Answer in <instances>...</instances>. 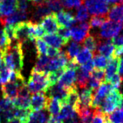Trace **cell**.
Returning <instances> with one entry per match:
<instances>
[{"instance_id":"obj_1","label":"cell","mask_w":123,"mask_h":123,"mask_svg":"<svg viewBox=\"0 0 123 123\" xmlns=\"http://www.w3.org/2000/svg\"><path fill=\"white\" fill-rule=\"evenodd\" d=\"M2 61L8 69L11 71L20 72L23 69L24 64V54L22 43L18 41L11 43L8 49L2 53Z\"/></svg>"},{"instance_id":"obj_2","label":"cell","mask_w":123,"mask_h":123,"mask_svg":"<svg viewBox=\"0 0 123 123\" xmlns=\"http://www.w3.org/2000/svg\"><path fill=\"white\" fill-rule=\"evenodd\" d=\"M27 86H28L29 92L31 93L47 92L49 89L47 73L32 70Z\"/></svg>"},{"instance_id":"obj_3","label":"cell","mask_w":123,"mask_h":123,"mask_svg":"<svg viewBox=\"0 0 123 123\" xmlns=\"http://www.w3.org/2000/svg\"><path fill=\"white\" fill-rule=\"evenodd\" d=\"M123 95L118 89H113L104 99L100 110L105 115H109L115 109L122 108Z\"/></svg>"},{"instance_id":"obj_4","label":"cell","mask_w":123,"mask_h":123,"mask_svg":"<svg viewBox=\"0 0 123 123\" xmlns=\"http://www.w3.org/2000/svg\"><path fill=\"white\" fill-rule=\"evenodd\" d=\"M123 29V23L115 22L113 20H106L100 27V36L109 39L118 35L120 31Z\"/></svg>"},{"instance_id":"obj_5","label":"cell","mask_w":123,"mask_h":123,"mask_svg":"<svg viewBox=\"0 0 123 123\" xmlns=\"http://www.w3.org/2000/svg\"><path fill=\"white\" fill-rule=\"evenodd\" d=\"M86 7L93 16H107L110 10V5L102 0H86Z\"/></svg>"},{"instance_id":"obj_6","label":"cell","mask_w":123,"mask_h":123,"mask_svg":"<svg viewBox=\"0 0 123 123\" xmlns=\"http://www.w3.org/2000/svg\"><path fill=\"white\" fill-rule=\"evenodd\" d=\"M49 97L44 93L43 92H36L33 94L31 97L30 103V110L31 111H39L46 110Z\"/></svg>"},{"instance_id":"obj_7","label":"cell","mask_w":123,"mask_h":123,"mask_svg":"<svg viewBox=\"0 0 123 123\" xmlns=\"http://www.w3.org/2000/svg\"><path fill=\"white\" fill-rule=\"evenodd\" d=\"M76 70L70 68H65L62 75L59 79L57 85L62 88L69 89L75 85Z\"/></svg>"},{"instance_id":"obj_8","label":"cell","mask_w":123,"mask_h":123,"mask_svg":"<svg viewBox=\"0 0 123 123\" xmlns=\"http://www.w3.org/2000/svg\"><path fill=\"white\" fill-rule=\"evenodd\" d=\"M15 38L20 43L29 40V21H21L13 25Z\"/></svg>"},{"instance_id":"obj_9","label":"cell","mask_w":123,"mask_h":123,"mask_svg":"<svg viewBox=\"0 0 123 123\" xmlns=\"http://www.w3.org/2000/svg\"><path fill=\"white\" fill-rule=\"evenodd\" d=\"M40 25L44 31L47 32V34H56L60 28L58 23L56 21L55 13H53L44 17L41 20Z\"/></svg>"},{"instance_id":"obj_10","label":"cell","mask_w":123,"mask_h":123,"mask_svg":"<svg viewBox=\"0 0 123 123\" xmlns=\"http://www.w3.org/2000/svg\"><path fill=\"white\" fill-rule=\"evenodd\" d=\"M55 17L60 28H70L71 27H72L77 22L75 17L70 12L68 11H59L58 13H55Z\"/></svg>"},{"instance_id":"obj_11","label":"cell","mask_w":123,"mask_h":123,"mask_svg":"<svg viewBox=\"0 0 123 123\" xmlns=\"http://www.w3.org/2000/svg\"><path fill=\"white\" fill-rule=\"evenodd\" d=\"M43 40L46 42L47 45H49L50 47L55 48V49H61V48L67 45L68 42L64 40L61 35L58 34H47L44 35L43 36Z\"/></svg>"},{"instance_id":"obj_12","label":"cell","mask_w":123,"mask_h":123,"mask_svg":"<svg viewBox=\"0 0 123 123\" xmlns=\"http://www.w3.org/2000/svg\"><path fill=\"white\" fill-rule=\"evenodd\" d=\"M114 50H115V46L112 44V41L107 39L106 41H100L97 51L100 55L104 56L105 58H107L109 61L113 58Z\"/></svg>"},{"instance_id":"obj_13","label":"cell","mask_w":123,"mask_h":123,"mask_svg":"<svg viewBox=\"0 0 123 123\" xmlns=\"http://www.w3.org/2000/svg\"><path fill=\"white\" fill-rule=\"evenodd\" d=\"M18 88V85L13 82H9L3 84L2 86V97L4 98H7L11 100H13L14 99L17 97Z\"/></svg>"},{"instance_id":"obj_14","label":"cell","mask_w":123,"mask_h":123,"mask_svg":"<svg viewBox=\"0 0 123 123\" xmlns=\"http://www.w3.org/2000/svg\"><path fill=\"white\" fill-rule=\"evenodd\" d=\"M17 0H2L0 2V17H6L17 10Z\"/></svg>"},{"instance_id":"obj_15","label":"cell","mask_w":123,"mask_h":123,"mask_svg":"<svg viewBox=\"0 0 123 123\" xmlns=\"http://www.w3.org/2000/svg\"><path fill=\"white\" fill-rule=\"evenodd\" d=\"M108 62L109 63L107 64L106 67V70H105V78H104L105 82H109L111 79L118 72L120 57H113L111 60H109Z\"/></svg>"},{"instance_id":"obj_16","label":"cell","mask_w":123,"mask_h":123,"mask_svg":"<svg viewBox=\"0 0 123 123\" xmlns=\"http://www.w3.org/2000/svg\"><path fill=\"white\" fill-rule=\"evenodd\" d=\"M93 96H94V93L92 89L89 88L82 89V91H81L79 93V104L78 105V107L81 106V107H92ZM75 110H74V111H75Z\"/></svg>"},{"instance_id":"obj_17","label":"cell","mask_w":123,"mask_h":123,"mask_svg":"<svg viewBox=\"0 0 123 123\" xmlns=\"http://www.w3.org/2000/svg\"><path fill=\"white\" fill-rule=\"evenodd\" d=\"M90 75V72L86 71L81 66L77 69L76 74V86L80 89H85L88 86V82Z\"/></svg>"},{"instance_id":"obj_18","label":"cell","mask_w":123,"mask_h":123,"mask_svg":"<svg viewBox=\"0 0 123 123\" xmlns=\"http://www.w3.org/2000/svg\"><path fill=\"white\" fill-rule=\"evenodd\" d=\"M47 92H49V98L57 99V100L61 101V103L64 102V100L66 99V97H67V96L68 94V89L62 88V87L59 86L58 85H56V84L55 86L50 87Z\"/></svg>"},{"instance_id":"obj_19","label":"cell","mask_w":123,"mask_h":123,"mask_svg":"<svg viewBox=\"0 0 123 123\" xmlns=\"http://www.w3.org/2000/svg\"><path fill=\"white\" fill-rule=\"evenodd\" d=\"M107 16L108 20L123 23V6L119 4L113 5Z\"/></svg>"},{"instance_id":"obj_20","label":"cell","mask_w":123,"mask_h":123,"mask_svg":"<svg viewBox=\"0 0 123 123\" xmlns=\"http://www.w3.org/2000/svg\"><path fill=\"white\" fill-rule=\"evenodd\" d=\"M100 37L95 36L93 35H88L85 39L82 42V46L88 50L92 53V54H97V50L98 44L100 43Z\"/></svg>"},{"instance_id":"obj_21","label":"cell","mask_w":123,"mask_h":123,"mask_svg":"<svg viewBox=\"0 0 123 123\" xmlns=\"http://www.w3.org/2000/svg\"><path fill=\"white\" fill-rule=\"evenodd\" d=\"M35 11L34 14L32 16V19L33 20H31L32 22H35V23H38V20H40L43 18L44 17L47 16L51 13V10H49V8L48 7V6L46 5V3L43 4H39V5H36L35 6Z\"/></svg>"},{"instance_id":"obj_22","label":"cell","mask_w":123,"mask_h":123,"mask_svg":"<svg viewBox=\"0 0 123 123\" xmlns=\"http://www.w3.org/2000/svg\"><path fill=\"white\" fill-rule=\"evenodd\" d=\"M71 29V36L72 38L76 42V43H82L83 40L88 36L89 34V31H86V30L83 29L82 27L80 26H75Z\"/></svg>"},{"instance_id":"obj_23","label":"cell","mask_w":123,"mask_h":123,"mask_svg":"<svg viewBox=\"0 0 123 123\" xmlns=\"http://www.w3.org/2000/svg\"><path fill=\"white\" fill-rule=\"evenodd\" d=\"M49 118L46 111H31L28 123H46Z\"/></svg>"},{"instance_id":"obj_24","label":"cell","mask_w":123,"mask_h":123,"mask_svg":"<svg viewBox=\"0 0 123 123\" xmlns=\"http://www.w3.org/2000/svg\"><path fill=\"white\" fill-rule=\"evenodd\" d=\"M61 107H62V104L61 100L55 98H49V104H48L46 110L51 115V116L56 117L60 113V111H61Z\"/></svg>"},{"instance_id":"obj_25","label":"cell","mask_w":123,"mask_h":123,"mask_svg":"<svg viewBox=\"0 0 123 123\" xmlns=\"http://www.w3.org/2000/svg\"><path fill=\"white\" fill-rule=\"evenodd\" d=\"M113 89L114 88L109 82H104L98 87V89H97V91H96V93L94 94V96L101 99V100H104L107 96L108 95Z\"/></svg>"},{"instance_id":"obj_26","label":"cell","mask_w":123,"mask_h":123,"mask_svg":"<svg viewBox=\"0 0 123 123\" xmlns=\"http://www.w3.org/2000/svg\"><path fill=\"white\" fill-rule=\"evenodd\" d=\"M92 57V53H91L90 51L86 49V48H83V49H81L79 51V53H78V55L75 57V59H74V61H75V62L79 66H81V65H83L84 64H86L89 60H91Z\"/></svg>"},{"instance_id":"obj_27","label":"cell","mask_w":123,"mask_h":123,"mask_svg":"<svg viewBox=\"0 0 123 123\" xmlns=\"http://www.w3.org/2000/svg\"><path fill=\"white\" fill-rule=\"evenodd\" d=\"M74 115H76V113L74 111L73 107H71V105L65 104L62 106L61 111H60L58 115L56 116V118L59 120H61V121H64L65 119L74 116Z\"/></svg>"},{"instance_id":"obj_28","label":"cell","mask_w":123,"mask_h":123,"mask_svg":"<svg viewBox=\"0 0 123 123\" xmlns=\"http://www.w3.org/2000/svg\"><path fill=\"white\" fill-rule=\"evenodd\" d=\"M80 49H81V46L79 43H77L76 42H71L68 47L67 51L65 52L69 61H74L78 53L81 50Z\"/></svg>"},{"instance_id":"obj_29","label":"cell","mask_w":123,"mask_h":123,"mask_svg":"<svg viewBox=\"0 0 123 123\" xmlns=\"http://www.w3.org/2000/svg\"><path fill=\"white\" fill-rule=\"evenodd\" d=\"M108 123H122L123 122V108H118L109 115H107Z\"/></svg>"},{"instance_id":"obj_30","label":"cell","mask_w":123,"mask_h":123,"mask_svg":"<svg viewBox=\"0 0 123 123\" xmlns=\"http://www.w3.org/2000/svg\"><path fill=\"white\" fill-rule=\"evenodd\" d=\"M50 61V58L46 55H40L38 56V61L36 62V64L32 70L36 71H43L46 72V68L49 64Z\"/></svg>"},{"instance_id":"obj_31","label":"cell","mask_w":123,"mask_h":123,"mask_svg":"<svg viewBox=\"0 0 123 123\" xmlns=\"http://www.w3.org/2000/svg\"><path fill=\"white\" fill-rule=\"evenodd\" d=\"M30 103H31V98L28 97H17L16 99L13 100V106L20 109H28L30 107Z\"/></svg>"},{"instance_id":"obj_32","label":"cell","mask_w":123,"mask_h":123,"mask_svg":"<svg viewBox=\"0 0 123 123\" xmlns=\"http://www.w3.org/2000/svg\"><path fill=\"white\" fill-rule=\"evenodd\" d=\"M35 42V48H36L38 56L40 55H46L48 48L49 47H48V45L46 43V42L43 39H42L41 38H36Z\"/></svg>"},{"instance_id":"obj_33","label":"cell","mask_w":123,"mask_h":123,"mask_svg":"<svg viewBox=\"0 0 123 123\" xmlns=\"http://www.w3.org/2000/svg\"><path fill=\"white\" fill-rule=\"evenodd\" d=\"M92 61H93L94 64V68L97 69H101V70H104V68H106L107 62H108L107 58H105L104 56L100 54H95Z\"/></svg>"},{"instance_id":"obj_34","label":"cell","mask_w":123,"mask_h":123,"mask_svg":"<svg viewBox=\"0 0 123 123\" xmlns=\"http://www.w3.org/2000/svg\"><path fill=\"white\" fill-rule=\"evenodd\" d=\"M92 123H108L107 115H105L100 109H93Z\"/></svg>"},{"instance_id":"obj_35","label":"cell","mask_w":123,"mask_h":123,"mask_svg":"<svg viewBox=\"0 0 123 123\" xmlns=\"http://www.w3.org/2000/svg\"><path fill=\"white\" fill-rule=\"evenodd\" d=\"M89 18V12L87 10L86 6L81 5L79 7H78L75 19L77 21L79 22H85Z\"/></svg>"},{"instance_id":"obj_36","label":"cell","mask_w":123,"mask_h":123,"mask_svg":"<svg viewBox=\"0 0 123 123\" xmlns=\"http://www.w3.org/2000/svg\"><path fill=\"white\" fill-rule=\"evenodd\" d=\"M107 20H108L107 16H92L89 20V25L90 28H99V27H101L102 25Z\"/></svg>"},{"instance_id":"obj_37","label":"cell","mask_w":123,"mask_h":123,"mask_svg":"<svg viewBox=\"0 0 123 123\" xmlns=\"http://www.w3.org/2000/svg\"><path fill=\"white\" fill-rule=\"evenodd\" d=\"M46 3L51 11L59 12L62 10L63 9V6L61 0H47Z\"/></svg>"},{"instance_id":"obj_38","label":"cell","mask_w":123,"mask_h":123,"mask_svg":"<svg viewBox=\"0 0 123 123\" xmlns=\"http://www.w3.org/2000/svg\"><path fill=\"white\" fill-rule=\"evenodd\" d=\"M62 6L67 9H72L74 7H79L82 5L83 0H61Z\"/></svg>"},{"instance_id":"obj_39","label":"cell","mask_w":123,"mask_h":123,"mask_svg":"<svg viewBox=\"0 0 123 123\" xmlns=\"http://www.w3.org/2000/svg\"><path fill=\"white\" fill-rule=\"evenodd\" d=\"M90 76L94 78L95 79H97V81L102 83L104 82L105 71L104 70H101V69L94 68L90 72Z\"/></svg>"},{"instance_id":"obj_40","label":"cell","mask_w":123,"mask_h":123,"mask_svg":"<svg viewBox=\"0 0 123 123\" xmlns=\"http://www.w3.org/2000/svg\"><path fill=\"white\" fill-rule=\"evenodd\" d=\"M10 69H8L4 63L2 65V68L0 70V79H1L2 83L5 84L9 80H10Z\"/></svg>"},{"instance_id":"obj_41","label":"cell","mask_w":123,"mask_h":123,"mask_svg":"<svg viewBox=\"0 0 123 123\" xmlns=\"http://www.w3.org/2000/svg\"><path fill=\"white\" fill-rule=\"evenodd\" d=\"M122 82V76L120 75L119 74H115V75L111 79V80L109 81V83L112 86L114 89H118L120 87V86H121Z\"/></svg>"},{"instance_id":"obj_42","label":"cell","mask_w":123,"mask_h":123,"mask_svg":"<svg viewBox=\"0 0 123 123\" xmlns=\"http://www.w3.org/2000/svg\"><path fill=\"white\" fill-rule=\"evenodd\" d=\"M58 35L64 38V40L67 42H69L71 39V29L67 28H60L58 31Z\"/></svg>"},{"instance_id":"obj_43","label":"cell","mask_w":123,"mask_h":123,"mask_svg":"<svg viewBox=\"0 0 123 123\" xmlns=\"http://www.w3.org/2000/svg\"><path fill=\"white\" fill-rule=\"evenodd\" d=\"M100 84H101V82H100L97 79H95L94 78H92L89 75V82H88L89 89H92V91H96L98 89V87L100 86Z\"/></svg>"},{"instance_id":"obj_44","label":"cell","mask_w":123,"mask_h":123,"mask_svg":"<svg viewBox=\"0 0 123 123\" xmlns=\"http://www.w3.org/2000/svg\"><path fill=\"white\" fill-rule=\"evenodd\" d=\"M28 9V4L25 0H17V10L23 12H27Z\"/></svg>"},{"instance_id":"obj_45","label":"cell","mask_w":123,"mask_h":123,"mask_svg":"<svg viewBox=\"0 0 123 123\" xmlns=\"http://www.w3.org/2000/svg\"><path fill=\"white\" fill-rule=\"evenodd\" d=\"M112 44L114 45L115 48H118L123 46V35H117L112 38Z\"/></svg>"},{"instance_id":"obj_46","label":"cell","mask_w":123,"mask_h":123,"mask_svg":"<svg viewBox=\"0 0 123 123\" xmlns=\"http://www.w3.org/2000/svg\"><path fill=\"white\" fill-rule=\"evenodd\" d=\"M60 53H61V49H55V48H53V47H49L48 48L46 54L48 55V56H49V58H55L60 54Z\"/></svg>"},{"instance_id":"obj_47","label":"cell","mask_w":123,"mask_h":123,"mask_svg":"<svg viewBox=\"0 0 123 123\" xmlns=\"http://www.w3.org/2000/svg\"><path fill=\"white\" fill-rule=\"evenodd\" d=\"M81 67L83 68L84 69H86V71H88L89 72H91V71L94 69V64L92 60H89V61H87L86 64H84L83 65H81Z\"/></svg>"},{"instance_id":"obj_48","label":"cell","mask_w":123,"mask_h":123,"mask_svg":"<svg viewBox=\"0 0 123 123\" xmlns=\"http://www.w3.org/2000/svg\"><path fill=\"white\" fill-rule=\"evenodd\" d=\"M78 122H79V120H78V117L76 115L71 117V118H68L64 120V122H63V123H78Z\"/></svg>"},{"instance_id":"obj_49","label":"cell","mask_w":123,"mask_h":123,"mask_svg":"<svg viewBox=\"0 0 123 123\" xmlns=\"http://www.w3.org/2000/svg\"><path fill=\"white\" fill-rule=\"evenodd\" d=\"M46 123H63V122L61 121V120L56 118V117H53L50 115Z\"/></svg>"},{"instance_id":"obj_50","label":"cell","mask_w":123,"mask_h":123,"mask_svg":"<svg viewBox=\"0 0 123 123\" xmlns=\"http://www.w3.org/2000/svg\"><path fill=\"white\" fill-rule=\"evenodd\" d=\"M118 71H119V74H120V75H122V74H123V58H122V59L120 58L119 67H118Z\"/></svg>"},{"instance_id":"obj_51","label":"cell","mask_w":123,"mask_h":123,"mask_svg":"<svg viewBox=\"0 0 123 123\" xmlns=\"http://www.w3.org/2000/svg\"><path fill=\"white\" fill-rule=\"evenodd\" d=\"M102 1L107 2V3L109 5H111V4L115 5V4H118L120 2V0H102Z\"/></svg>"},{"instance_id":"obj_52","label":"cell","mask_w":123,"mask_h":123,"mask_svg":"<svg viewBox=\"0 0 123 123\" xmlns=\"http://www.w3.org/2000/svg\"><path fill=\"white\" fill-rule=\"evenodd\" d=\"M6 123H23L19 118H12L10 120H9V121H6Z\"/></svg>"},{"instance_id":"obj_53","label":"cell","mask_w":123,"mask_h":123,"mask_svg":"<svg viewBox=\"0 0 123 123\" xmlns=\"http://www.w3.org/2000/svg\"><path fill=\"white\" fill-rule=\"evenodd\" d=\"M3 64V61H2V56L0 54V70H1L2 68V65Z\"/></svg>"},{"instance_id":"obj_54","label":"cell","mask_w":123,"mask_h":123,"mask_svg":"<svg viewBox=\"0 0 123 123\" xmlns=\"http://www.w3.org/2000/svg\"><path fill=\"white\" fill-rule=\"evenodd\" d=\"M2 33H3V30H2V29H1V28H0V38H1V36H2Z\"/></svg>"},{"instance_id":"obj_55","label":"cell","mask_w":123,"mask_h":123,"mask_svg":"<svg viewBox=\"0 0 123 123\" xmlns=\"http://www.w3.org/2000/svg\"><path fill=\"white\" fill-rule=\"evenodd\" d=\"M120 3H121V5L123 6V0H120Z\"/></svg>"},{"instance_id":"obj_56","label":"cell","mask_w":123,"mask_h":123,"mask_svg":"<svg viewBox=\"0 0 123 123\" xmlns=\"http://www.w3.org/2000/svg\"><path fill=\"white\" fill-rule=\"evenodd\" d=\"M78 123H82V122H78Z\"/></svg>"},{"instance_id":"obj_57","label":"cell","mask_w":123,"mask_h":123,"mask_svg":"<svg viewBox=\"0 0 123 123\" xmlns=\"http://www.w3.org/2000/svg\"><path fill=\"white\" fill-rule=\"evenodd\" d=\"M122 108H123V107H122Z\"/></svg>"},{"instance_id":"obj_58","label":"cell","mask_w":123,"mask_h":123,"mask_svg":"<svg viewBox=\"0 0 123 123\" xmlns=\"http://www.w3.org/2000/svg\"><path fill=\"white\" fill-rule=\"evenodd\" d=\"M122 123H123V122H122Z\"/></svg>"}]
</instances>
